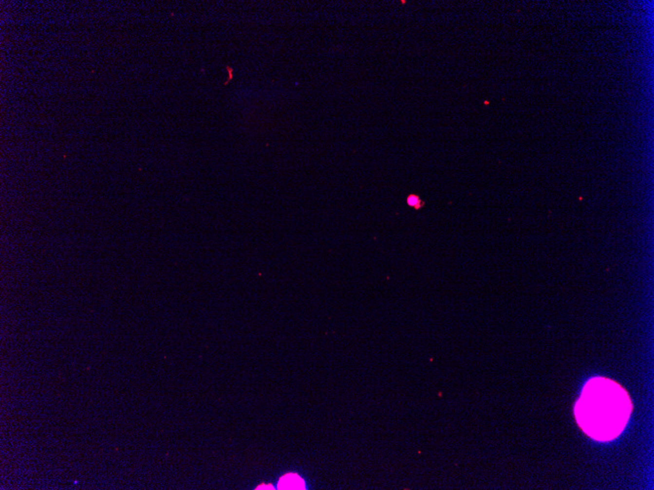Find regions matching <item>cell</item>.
<instances>
[{"label":"cell","instance_id":"obj_1","mask_svg":"<svg viewBox=\"0 0 654 490\" xmlns=\"http://www.w3.org/2000/svg\"><path fill=\"white\" fill-rule=\"evenodd\" d=\"M631 412L632 402L627 391L605 378L590 380L575 406L579 426L598 441L617 437L625 429Z\"/></svg>","mask_w":654,"mask_h":490},{"label":"cell","instance_id":"obj_2","mask_svg":"<svg viewBox=\"0 0 654 490\" xmlns=\"http://www.w3.org/2000/svg\"><path fill=\"white\" fill-rule=\"evenodd\" d=\"M280 489H304V482L295 474H287L279 482Z\"/></svg>","mask_w":654,"mask_h":490},{"label":"cell","instance_id":"obj_3","mask_svg":"<svg viewBox=\"0 0 654 490\" xmlns=\"http://www.w3.org/2000/svg\"><path fill=\"white\" fill-rule=\"evenodd\" d=\"M407 204L410 207L413 208L414 210H420L424 206V202L422 201V199L415 194H411L407 198Z\"/></svg>","mask_w":654,"mask_h":490}]
</instances>
